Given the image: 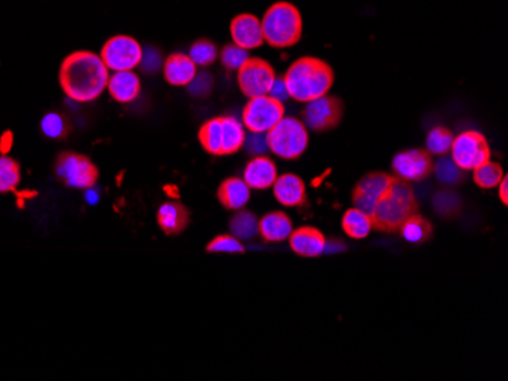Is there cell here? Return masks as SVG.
Here are the masks:
<instances>
[{
  "label": "cell",
  "mask_w": 508,
  "mask_h": 381,
  "mask_svg": "<svg viewBox=\"0 0 508 381\" xmlns=\"http://www.w3.org/2000/svg\"><path fill=\"white\" fill-rule=\"evenodd\" d=\"M108 70L101 56L90 51H75L63 60L58 82L72 101L87 104L97 101L107 90Z\"/></svg>",
  "instance_id": "1"
},
{
  "label": "cell",
  "mask_w": 508,
  "mask_h": 381,
  "mask_svg": "<svg viewBox=\"0 0 508 381\" xmlns=\"http://www.w3.org/2000/svg\"><path fill=\"white\" fill-rule=\"evenodd\" d=\"M419 213L414 188L407 179L393 177L385 194L382 195L371 213V227L379 233H399L410 216Z\"/></svg>",
  "instance_id": "2"
},
{
  "label": "cell",
  "mask_w": 508,
  "mask_h": 381,
  "mask_svg": "<svg viewBox=\"0 0 508 381\" xmlns=\"http://www.w3.org/2000/svg\"><path fill=\"white\" fill-rule=\"evenodd\" d=\"M290 96L297 102H310L326 96L335 81L332 67L314 56H303L291 64L284 75Z\"/></svg>",
  "instance_id": "3"
},
{
  "label": "cell",
  "mask_w": 508,
  "mask_h": 381,
  "mask_svg": "<svg viewBox=\"0 0 508 381\" xmlns=\"http://www.w3.org/2000/svg\"><path fill=\"white\" fill-rule=\"evenodd\" d=\"M262 23L264 40L275 49H286L301 41L303 21L301 11L290 2H275L265 11Z\"/></svg>",
  "instance_id": "4"
},
{
  "label": "cell",
  "mask_w": 508,
  "mask_h": 381,
  "mask_svg": "<svg viewBox=\"0 0 508 381\" xmlns=\"http://www.w3.org/2000/svg\"><path fill=\"white\" fill-rule=\"evenodd\" d=\"M267 142L271 153L282 160H297L308 149V128L299 119L284 117L267 133Z\"/></svg>",
  "instance_id": "5"
},
{
  "label": "cell",
  "mask_w": 508,
  "mask_h": 381,
  "mask_svg": "<svg viewBox=\"0 0 508 381\" xmlns=\"http://www.w3.org/2000/svg\"><path fill=\"white\" fill-rule=\"evenodd\" d=\"M54 172L64 186L78 190H90L99 181V169L82 153L64 151L56 155Z\"/></svg>",
  "instance_id": "6"
},
{
  "label": "cell",
  "mask_w": 508,
  "mask_h": 381,
  "mask_svg": "<svg viewBox=\"0 0 508 381\" xmlns=\"http://www.w3.org/2000/svg\"><path fill=\"white\" fill-rule=\"evenodd\" d=\"M99 56L108 70H134L142 62L143 47L134 37L121 34L104 43Z\"/></svg>",
  "instance_id": "7"
},
{
  "label": "cell",
  "mask_w": 508,
  "mask_h": 381,
  "mask_svg": "<svg viewBox=\"0 0 508 381\" xmlns=\"http://www.w3.org/2000/svg\"><path fill=\"white\" fill-rule=\"evenodd\" d=\"M285 117L284 102L275 101L273 97H253L247 102L242 112V125L250 133L267 134L275 123Z\"/></svg>",
  "instance_id": "8"
},
{
  "label": "cell",
  "mask_w": 508,
  "mask_h": 381,
  "mask_svg": "<svg viewBox=\"0 0 508 381\" xmlns=\"http://www.w3.org/2000/svg\"><path fill=\"white\" fill-rule=\"evenodd\" d=\"M453 160L462 170H473L490 160L492 151L483 134L477 131H466L453 138L451 146Z\"/></svg>",
  "instance_id": "9"
},
{
  "label": "cell",
  "mask_w": 508,
  "mask_h": 381,
  "mask_svg": "<svg viewBox=\"0 0 508 381\" xmlns=\"http://www.w3.org/2000/svg\"><path fill=\"white\" fill-rule=\"evenodd\" d=\"M275 79V69L262 58H249L238 70L239 88L249 99L268 95Z\"/></svg>",
  "instance_id": "10"
},
{
  "label": "cell",
  "mask_w": 508,
  "mask_h": 381,
  "mask_svg": "<svg viewBox=\"0 0 508 381\" xmlns=\"http://www.w3.org/2000/svg\"><path fill=\"white\" fill-rule=\"evenodd\" d=\"M303 123L312 131H327L338 127L343 119V104L338 97L321 96L314 101L306 102L303 110Z\"/></svg>",
  "instance_id": "11"
},
{
  "label": "cell",
  "mask_w": 508,
  "mask_h": 381,
  "mask_svg": "<svg viewBox=\"0 0 508 381\" xmlns=\"http://www.w3.org/2000/svg\"><path fill=\"white\" fill-rule=\"evenodd\" d=\"M393 177L394 175L385 172H371L366 175L360 183L356 184L355 190L351 194V203L356 209L361 210L370 218L377 201L392 184Z\"/></svg>",
  "instance_id": "12"
},
{
  "label": "cell",
  "mask_w": 508,
  "mask_h": 381,
  "mask_svg": "<svg viewBox=\"0 0 508 381\" xmlns=\"http://www.w3.org/2000/svg\"><path fill=\"white\" fill-rule=\"evenodd\" d=\"M434 162L431 153L425 149H410L397 153L393 160V170L399 178L412 181H422L432 173Z\"/></svg>",
  "instance_id": "13"
},
{
  "label": "cell",
  "mask_w": 508,
  "mask_h": 381,
  "mask_svg": "<svg viewBox=\"0 0 508 381\" xmlns=\"http://www.w3.org/2000/svg\"><path fill=\"white\" fill-rule=\"evenodd\" d=\"M230 36L233 38L234 45L242 47L245 51L258 49L265 43L262 23L258 17L250 12L234 17L230 23Z\"/></svg>",
  "instance_id": "14"
},
{
  "label": "cell",
  "mask_w": 508,
  "mask_h": 381,
  "mask_svg": "<svg viewBox=\"0 0 508 381\" xmlns=\"http://www.w3.org/2000/svg\"><path fill=\"white\" fill-rule=\"evenodd\" d=\"M273 192L277 203L284 207L299 209L306 203L305 181L294 173H284L273 184Z\"/></svg>",
  "instance_id": "15"
},
{
  "label": "cell",
  "mask_w": 508,
  "mask_h": 381,
  "mask_svg": "<svg viewBox=\"0 0 508 381\" xmlns=\"http://www.w3.org/2000/svg\"><path fill=\"white\" fill-rule=\"evenodd\" d=\"M290 248L301 257L316 259L325 254L326 237L320 229L314 227H301L292 229L290 237Z\"/></svg>",
  "instance_id": "16"
},
{
  "label": "cell",
  "mask_w": 508,
  "mask_h": 381,
  "mask_svg": "<svg viewBox=\"0 0 508 381\" xmlns=\"http://www.w3.org/2000/svg\"><path fill=\"white\" fill-rule=\"evenodd\" d=\"M107 90L119 104H131L140 96L142 82L136 71H113L108 78Z\"/></svg>",
  "instance_id": "17"
},
{
  "label": "cell",
  "mask_w": 508,
  "mask_h": 381,
  "mask_svg": "<svg viewBox=\"0 0 508 381\" xmlns=\"http://www.w3.org/2000/svg\"><path fill=\"white\" fill-rule=\"evenodd\" d=\"M277 166L271 158L259 155L250 160L244 169V181L250 188L267 190L273 187L277 179Z\"/></svg>",
  "instance_id": "18"
},
{
  "label": "cell",
  "mask_w": 508,
  "mask_h": 381,
  "mask_svg": "<svg viewBox=\"0 0 508 381\" xmlns=\"http://www.w3.org/2000/svg\"><path fill=\"white\" fill-rule=\"evenodd\" d=\"M190 222V213L178 201H168L162 203L157 210V225L166 236H178L188 228Z\"/></svg>",
  "instance_id": "19"
},
{
  "label": "cell",
  "mask_w": 508,
  "mask_h": 381,
  "mask_svg": "<svg viewBox=\"0 0 508 381\" xmlns=\"http://www.w3.org/2000/svg\"><path fill=\"white\" fill-rule=\"evenodd\" d=\"M197 67L186 54H173L163 62V77L173 87H188L199 73Z\"/></svg>",
  "instance_id": "20"
},
{
  "label": "cell",
  "mask_w": 508,
  "mask_h": 381,
  "mask_svg": "<svg viewBox=\"0 0 508 381\" xmlns=\"http://www.w3.org/2000/svg\"><path fill=\"white\" fill-rule=\"evenodd\" d=\"M216 196L224 209L238 211L249 203L251 188L247 186L244 179L232 177V178L224 179L223 183L219 184Z\"/></svg>",
  "instance_id": "21"
},
{
  "label": "cell",
  "mask_w": 508,
  "mask_h": 381,
  "mask_svg": "<svg viewBox=\"0 0 508 381\" xmlns=\"http://www.w3.org/2000/svg\"><path fill=\"white\" fill-rule=\"evenodd\" d=\"M292 233V220L284 211H271L259 219V236L267 244L285 242Z\"/></svg>",
  "instance_id": "22"
},
{
  "label": "cell",
  "mask_w": 508,
  "mask_h": 381,
  "mask_svg": "<svg viewBox=\"0 0 508 381\" xmlns=\"http://www.w3.org/2000/svg\"><path fill=\"white\" fill-rule=\"evenodd\" d=\"M221 129H223V157L233 155L244 148L245 127L236 117L221 116Z\"/></svg>",
  "instance_id": "23"
},
{
  "label": "cell",
  "mask_w": 508,
  "mask_h": 381,
  "mask_svg": "<svg viewBox=\"0 0 508 381\" xmlns=\"http://www.w3.org/2000/svg\"><path fill=\"white\" fill-rule=\"evenodd\" d=\"M199 140L206 153L214 157H223V129H221V117L208 119L199 128Z\"/></svg>",
  "instance_id": "24"
},
{
  "label": "cell",
  "mask_w": 508,
  "mask_h": 381,
  "mask_svg": "<svg viewBox=\"0 0 508 381\" xmlns=\"http://www.w3.org/2000/svg\"><path fill=\"white\" fill-rule=\"evenodd\" d=\"M230 233L239 240H251L259 236V219L249 210L241 209L230 219Z\"/></svg>",
  "instance_id": "25"
},
{
  "label": "cell",
  "mask_w": 508,
  "mask_h": 381,
  "mask_svg": "<svg viewBox=\"0 0 508 381\" xmlns=\"http://www.w3.org/2000/svg\"><path fill=\"white\" fill-rule=\"evenodd\" d=\"M432 231L434 229H432L431 222L419 213L410 216L405 220V224L402 225L401 229H399L403 239L414 244H422L428 242L431 239Z\"/></svg>",
  "instance_id": "26"
},
{
  "label": "cell",
  "mask_w": 508,
  "mask_h": 381,
  "mask_svg": "<svg viewBox=\"0 0 508 381\" xmlns=\"http://www.w3.org/2000/svg\"><path fill=\"white\" fill-rule=\"evenodd\" d=\"M341 227L344 229V233L351 237V239L361 240L366 239L367 236L371 233V219L367 216L364 211L360 209L347 210L343 220H341Z\"/></svg>",
  "instance_id": "27"
},
{
  "label": "cell",
  "mask_w": 508,
  "mask_h": 381,
  "mask_svg": "<svg viewBox=\"0 0 508 381\" xmlns=\"http://www.w3.org/2000/svg\"><path fill=\"white\" fill-rule=\"evenodd\" d=\"M21 181V163L8 155H0V195L16 192Z\"/></svg>",
  "instance_id": "28"
},
{
  "label": "cell",
  "mask_w": 508,
  "mask_h": 381,
  "mask_svg": "<svg viewBox=\"0 0 508 381\" xmlns=\"http://www.w3.org/2000/svg\"><path fill=\"white\" fill-rule=\"evenodd\" d=\"M503 166L495 163L492 160H488L486 163L481 164L479 168L473 169V181L478 187L495 188L498 187L501 179L504 178Z\"/></svg>",
  "instance_id": "29"
},
{
  "label": "cell",
  "mask_w": 508,
  "mask_h": 381,
  "mask_svg": "<svg viewBox=\"0 0 508 381\" xmlns=\"http://www.w3.org/2000/svg\"><path fill=\"white\" fill-rule=\"evenodd\" d=\"M189 56H190V60H192L197 66H212V64L218 60V47H216L214 41L207 40V38H201V40L195 41L192 46H190Z\"/></svg>",
  "instance_id": "30"
},
{
  "label": "cell",
  "mask_w": 508,
  "mask_h": 381,
  "mask_svg": "<svg viewBox=\"0 0 508 381\" xmlns=\"http://www.w3.org/2000/svg\"><path fill=\"white\" fill-rule=\"evenodd\" d=\"M432 172H436L438 181L444 186H457L464 178L462 169L458 168L453 158L449 157L440 158L437 163L434 164Z\"/></svg>",
  "instance_id": "31"
},
{
  "label": "cell",
  "mask_w": 508,
  "mask_h": 381,
  "mask_svg": "<svg viewBox=\"0 0 508 381\" xmlns=\"http://www.w3.org/2000/svg\"><path fill=\"white\" fill-rule=\"evenodd\" d=\"M453 136L447 128L436 127L427 138V151L434 155H446L453 146Z\"/></svg>",
  "instance_id": "32"
},
{
  "label": "cell",
  "mask_w": 508,
  "mask_h": 381,
  "mask_svg": "<svg viewBox=\"0 0 508 381\" xmlns=\"http://www.w3.org/2000/svg\"><path fill=\"white\" fill-rule=\"evenodd\" d=\"M41 131L49 138L62 140L66 138L71 131V125L66 120V117L58 112H47V116L41 120Z\"/></svg>",
  "instance_id": "33"
},
{
  "label": "cell",
  "mask_w": 508,
  "mask_h": 381,
  "mask_svg": "<svg viewBox=\"0 0 508 381\" xmlns=\"http://www.w3.org/2000/svg\"><path fill=\"white\" fill-rule=\"evenodd\" d=\"M434 209L438 214H442L444 218H453L455 214L460 213L461 210V199L455 192L451 190H442L434 196Z\"/></svg>",
  "instance_id": "34"
},
{
  "label": "cell",
  "mask_w": 508,
  "mask_h": 381,
  "mask_svg": "<svg viewBox=\"0 0 508 381\" xmlns=\"http://www.w3.org/2000/svg\"><path fill=\"white\" fill-rule=\"evenodd\" d=\"M206 251L210 254L219 253H230V254H244L245 246L241 240L236 239L232 234H221L208 242Z\"/></svg>",
  "instance_id": "35"
},
{
  "label": "cell",
  "mask_w": 508,
  "mask_h": 381,
  "mask_svg": "<svg viewBox=\"0 0 508 381\" xmlns=\"http://www.w3.org/2000/svg\"><path fill=\"white\" fill-rule=\"evenodd\" d=\"M249 51H245L242 47L236 46V45H225L221 49L219 54V60L223 64L224 69L229 71H238L242 64L249 60Z\"/></svg>",
  "instance_id": "36"
},
{
  "label": "cell",
  "mask_w": 508,
  "mask_h": 381,
  "mask_svg": "<svg viewBox=\"0 0 508 381\" xmlns=\"http://www.w3.org/2000/svg\"><path fill=\"white\" fill-rule=\"evenodd\" d=\"M188 88L192 96H207L214 88V78L210 77L208 73H197V77L193 78Z\"/></svg>",
  "instance_id": "37"
},
{
  "label": "cell",
  "mask_w": 508,
  "mask_h": 381,
  "mask_svg": "<svg viewBox=\"0 0 508 381\" xmlns=\"http://www.w3.org/2000/svg\"><path fill=\"white\" fill-rule=\"evenodd\" d=\"M244 148L247 153H251L253 157H259L268 153V142H267V134L250 133L245 136Z\"/></svg>",
  "instance_id": "38"
},
{
  "label": "cell",
  "mask_w": 508,
  "mask_h": 381,
  "mask_svg": "<svg viewBox=\"0 0 508 381\" xmlns=\"http://www.w3.org/2000/svg\"><path fill=\"white\" fill-rule=\"evenodd\" d=\"M268 96L273 97L275 101L285 102L286 99H290V92H288V87H286L285 81H284V77H275L273 86H271L270 93Z\"/></svg>",
  "instance_id": "39"
},
{
  "label": "cell",
  "mask_w": 508,
  "mask_h": 381,
  "mask_svg": "<svg viewBox=\"0 0 508 381\" xmlns=\"http://www.w3.org/2000/svg\"><path fill=\"white\" fill-rule=\"evenodd\" d=\"M162 56H160L158 52H156L154 58H149V55L145 54V51H143L142 62H140V66L143 67V70L156 71L158 67L162 66Z\"/></svg>",
  "instance_id": "40"
},
{
  "label": "cell",
  "mask_w": 508,
  "mask_h": 381,
  "mask_svg": "<svg viewBox=\"0 0 508 381\" xmlns=\"http://www.w3.org/2000/svg\"><path fill=\"white\" fill-rule=\"evenodd\" d=\"M499 187V199L503 201L504 205L508 203V178L504 175V178L501 179V183L498 184Z\"/></svg>",
  "instance_id": "41"
},
{
  "label": "cell",
  "mask_w": 508,
  "mask_h": 381,
  "mask_svg": "<svg viewBox=\"0 0 508 381\" xmlns=\"http://www.w3.org/2000/svg\"><path fill=\"white\" fill-rule=\"evenodd\" d=\"M335 251H344V244L343 242H338V240H331L327 242L326 240L325 253H335Z\"/></svg>",
  "instance_id": "42"
}]
</instances>
